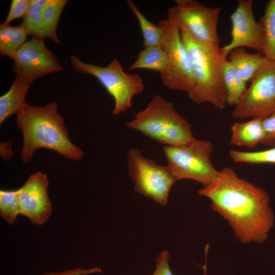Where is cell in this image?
<instances>
[{
	"label": "cell",
	"mask_w": 275,
	"mask_h": 275,
	"mask_svg": "<svg viewBox=\"0 0 275 275\" xmlns=\"http://www.w3.org/2000/svg\"><path fill=\"white\" fill-rule=\"evenodd\" d=\"M101 271V269L99 267H94L90 269L77 268L56 272H45L41 275H87L95 273H100Z\"/></svg>",
	"instance_id": "obj_29"
},
{
	"label": "cell",
	"mask_w": 275,
	"mask_h": 275,
	"mask_svg": "<svg viewBox=\"0 0 275 275\" xmlns=\"http://www.w3.org/2000/svg\"><path fill=\"white\" fill-rule=\"evenodd\" d=\"M67 0H48L44 8L42 18L45 37L49 38L53 42L59 43L57 35L58 23Z\"/></svg>",
	"instance_id": "obj_21"
},
{
	"label": "cell",
	"mask_w": 275,
	"mask_h": 275,
	"mask_svg": "<svg viewBox=\"0 0 275 275\" xmlns=\"http://www.w3.org/2000/svg\"><path fill=\"white\" fill-rule=\"evenodd\" d=\"M126 125L164 146L183 144L195 138L190 124L172 102L159 95L153 96L147 107Z\"/></svg>",
	"instance_id": "obj_4"
},
{
	"label": "cell",
	"mask_w": 275,
	"mask_h": 275,
	"mask_svg": "<svg viewBox=\"0 0 275 275\" xmlns=\"http://www.w3.org/2000/svg\"><path fill=\"white\" fill-rule=\"evenodd\" d=\"M222 71L227 104L235 106L246 90V82L227 58L223 62Z\"/></svg>",
	"instance_id": "obj_18"
},
{
	"label": "cell",
	"mask_w": 275,
	"mask_h": 275,
	"mask_svg": "<svg viewBox=\"0 0 275 275\" xmlns=\"http://www.w3.org/2000/svg\"><path fill=\"white\" fill-rule=\"evenodd\" d=\"M167 66L168 56L161 46H150L141 50L128 70L147 69L158 72L161 75L166 72Z\"/></svg>",
	"instance_id": "obj_17"
},
{
	"label": "cell",
	"mask_w": 275,
	"mask_h": 275,
	"mask_svg": "<svg viewBox=\"0 0 275 275\" xmlns=\"http://www.w3.org/2000/svg\"><path fill=\"white\" fill-rule=\"evenodd\" d=\"M48 0H31L26 13L21 24L32 38L44 40L45 37L42 13Z\"/></svg>",
	"instance_id": "obj_20"
},
{
	"label": "cell",
	"mask_w": 275,
	"mask_h": 275,
	"mask_svg": "<svg viewBox=\"0 0 275 275\" xmlns=\"http://www.w3.org/2000/svg\"><path fill=\"white\" fill-rule=\"evenodd\" d=\"M264 139L262 144L275 147V114L262 120Z\"/></svg>",
	"instance_id": "obj_27"
},
{
	"label": "cell",
	"mask_w": 275,
	"mask_h": 275,
	"mask_svg": "<svg viewBox=\"0 0 275 275\" xmlns=\"http://www.w3.org/2000/svg\"><path fill=\"white\" fill-rule=\"evenodd\" d=\"M31 0H12L5 21L2 23L9 25L13 20L23 17L29 9Z\"/></svg>",
	"instance_id": "obj_26"
},
{
	"label": "cell",
	"mask_w": 275,
	"mask_h": 275,
	"mask_svg": "<svg viewBox=\"0 0 275 275\" xmlns=\"http://www.w3.org/2000/svg\"><path fill=\"white\" fill-rule=\"evenodd\" d=\"M58 107L54 102L43 107L26 103L16 115V126L23 136L20 152L23 162L29 163L34 152L41 148L52 150L73 160L82 158L84 152L69 140L68 130L57 112Z\"/></svg>",
	"instance_id": "obj_2"
},
{
	"label": "cell",
	"mask_w": 275,
	"mask_h": 275,
	"mask_svg": "<svg viewBox=\"0 0 275 275\" xmlns=\"http://www.w3.org/2000/svg\"><path fill=\"white\" fill-rule=\"evenodd\" d=\"M162 150L167 166L177 181L191 179L205 187L219 174L210 159L213 147L208 141L195 138L183 144L163 146Z\"/></svg>",
	"instance_id": "obj_5"
},
{
	"label": "cell",
	"mask_w": 275,
	"mask_h": 275,
	"mask_svg": "<svg viewBox=\"0 0 275 275\" xmlns=\"http://www.w3.org/2000/svg\"><path fill=\"white\" fill-rule=\"evenodd\" d=\"M181 36L188 54L194 81L187 94L189 98L198 104L207 102L216 108H225L226 91L222 67L227 57L220 46L202 45L185 32H181Z\"/></svg>",
	"instance_id": "obj_3"
},
{
	"label": "cell",
	"mask_w": 275,
	"mask_h": 275,
	"mask_svg": "<svg viewBox=\"0 0 275 275\" xmlns=\"http://www.w3.org/2000/svg\"><path fill=\"white\" fill-rule=\"evenodd\" d=\"M12 60L14 72L31 83L45 75L64 70L42 39L32 38L24 43Z\"/></svg>",
	"instance_id": "obj_12"
},
{
	"label": "cell",
	"mask_w": 275,
	"mask_h": 275,
	"mask_svg": "<svg viewBox=\"0 0 275 275\" xmlns=\"http://www.w3.org/2000/svg\"><path fill=\"white\" fill-rule=\"evenodd\" d=\"M127 3L138 20L145 47L160 46L162 33L160 27L149 21L132 1L128 0Z\"/></svg>",
	"instance_id": "obj_23"
},
{
	"label": "cell",
	"mask_w": 275,
	"mask_h": 275,
	"mask_svg": "<svg viewBox=\"0 0 275 275\" xmlns=\"http://www.w3.org/2000/svg\"><path fill=\"white\" fill-rule=\"evenodd\" d=\"M31 83L17 75L9 91L0 97V124L10 116L16 115L26 103L25 96Z\"/></svg>",
	"instance_id": "obj_14"
},
{
	"label": "cell",
	"mask_w": 275,
	"mask_h": 275,
	"mask_svg": "<svg viewBox=\"0 0 275 275\" xmlns=\"http://www.w3.org/2000/svg\"><path fill=\"white\" fill-rule=\"evenodd\" d=\"M231 39L221 47L223 54L228 57L230 52L238 47H248L263 54L264 33L262 24L257 22L253 12L252 0H238L237 6L230 16Z\"/></svg>",
	"instance_id": "obj_11"
},
{
	"label": "cell",
	"mask_w": 275,
	"mask_h": 275,
	"mask_svg": "<svg viewBox=\"0 0 275 275\" xmlns=\"http://www.w3.org/2000/svg\"><path fill=\"white\" fill-rule=\"evenodd\" d=\"M28 35L27 32L21 24L15 26L1 24V55L8 56L12 59L18 50L26 42Z\"/></svg>",
	"instance_id": "obj_19"
},
{
	"label": "cell",
	"mask_w": 275,
	"mask_h": 275,
	"mask_svg": "<svg viewBox=\"0 0 275 275\" xmlns=\"http://www.w3.org/2000/svg\"><path fill=\"white\" fill-rule=\"evenodd\" d=\"M21 214L20 206L16 190H0V214L10 224H13L18 214Z\"/></svg>",
	"instance_id": "obj_25"
},
{
	"label": "cell",
	"mask_w": 275,
	"mask_h": 275,
	"mask_svg": "<svg viewBox=\"0 0 275 275\" xmlns=\"http://www.w3.org/2000/svg\"><path fill=\"white\" fill-rule=\"evenodd\" d=\"M128 174L134 182V190L164 207L172 185L177 181L170 168L159 165L132 148L127 157Z\"/></svg>",
	"instance_id": "obj_8"
},
{
	"label": "cell",
	"mask_w": 275,
	"mask_h": 275,
	"mask_svg": "<svg viewBox=\"0 0 275 275\" xmlns=\"http://www.w3.org/2000/svg\"><path fill=\"white\" fill-rule=\"evenodd\" d=\"M260 22L264 33L263 54L267 60H275V0L267 3Z\"/></svg>",
	"instance_id": "obj_22"
},
{
	"label": "cell",
	"mask_w": 275,
	"mask_h": 275,
	"mask_svg": "<svg viewBox=\"0 0 275 275\" xmlns=\"http://www.w3.org/2000/svg\"><path fill=\"white\" fill-rule=\"evenodd\" d=\"M230 157L236 163L275 164V147L267 150L253 152L231 150Z\"/></svg>",
	"instance_id": "obj_24"
},
{
	"label": "cell",
	"mask_w": 275,
	"mask_h": 275,
	"mask_svg": "<svg viewBox=\"0 0 275 275\" xmlns=\"http://www.w3.org/2000/svg\"><path fill=\"white\" fill-rule=\"evenodd\" d=\"M262 120L253 119L233 124L231 127L230 143L234 146L250 148L262 143L264 139Z\"/></svg>",
	"instance_id": "obj_16"
},
{
	"label": "cell",
	"mask_w": 275,
	"mask_h": 275,
	"mask_svg": "<svg viewBox=\"0 0 275 275\" xmlns=\"http://www.w3.org/2000/svg\"><path fill=\"white\" fill-rule=\"evenodd\" d=\"M198 194L210 200L211 209L228 222L241 243H262L267 239L274 215L264 189L225 167Z\"/></svg>",
	"instance_id": "obj_1"
},
{
	"label": "cell",
	"mask_w": 275,
	"mask_h": 275,
	"mask_svg": "<svg viewBox=\"0 0 275 275\" xmlns=\"http://www.w3.org/2000/svg\"><path fill=\"white\" fill-rule=\"evenodd\" d=\"M70 60L76 71L95 77L113 98L115 106L112 113L114 116L130 109L133 98L144 89L140 76L125 72L117 59L105 67L83 62L74 55L70 56Z\"/></svg>",
	"instance_id": "obj_6"
},
{
	"label": "cell",
	"mask_w": 275,
	"mask_h": 275,
	"mask_svg": "<svg viewBox=\"0 0 275 275\" xmlns=\"http://www.w3.org/2000/svg\"><path fill=\"white\" fill-rule=\"evenodd\" d=\"M48 185L47 176L38 172L31 175L23 185L16 190L21 214L28 217L33 224L42 225L51 214Z\"/></svg>",
	"instance_id": "obj_13"
},
{
	"label": "cell",
	"mask_w": 275,
	"mask_h": 275,
	"mask_svg": "<svg viewBox=\"0 0 275 275\" xmlns=\"http://www.w3.org/2000/svg\"><path fill=\"white\" fill-rule=\"evenodd\" d=\"M168 10V18L180 31L188 33L200 44L219 46L217 23L220 7L211 8L194 0L176 1Z\"/></svg>",
	"instance_id": "obj_7"
},
{
	"label": "cell",
	"mask_w": 275,
	"mask_h": 275,
	"mask_svg": "<svg viewBox=\"0 0 275 275\" xmlns=\"http://www.w3.org/2000/svg\"><path fill=\"white\" fill-rule=\"evenodd\" d=\"M232 115L263 120L275 114V60H268L251 80Z\"/></svg>",
	"instance_id": "obj_10"
},
{
	"label": "cell",
	"mask_w": 275,
	"mask_h": 275,
	"mask_svg": "<svg viewBox=\"0 0 275 275\" xmlns=\"http://www.w3.org/2000/svg\"><path fill=\"white\" fill-rule=\"evenodd\" d=\"M169 253L161 252L155 259L156 267L152 275H173L169 264Z\"/></svg>",
	"instance_id": "obj_28"
},
{
	"label": "cell",
	"mask_w": 275,
	"mask_h": 275,
	"mask_svg": "<svg viewBox=\"0 0 275 275\" xmlns=\"http://www.w3.org/2000/svg\"><path fill=\"white\" fill-rule=\"evenodd\" d=\"M228 55L229 60L246 82L251 80L268 61L263 54L260 52L251 53L242 47L232 50Z\"/></svg>",
	"instance_id": "obj_15"
},
{
	"label": "cell",
	"mask_w": 275,
	"mask_h": 275,
	"mask_svg": "<svg viewBox=\"0 0 275 275\" xmlns=\"http://www.w3.org/2000/svg\"><path fill=\"white\" fill-rule=\"evenodd\" d=\"M162 33L161 47L168 56L166 72L160 75L163 86L188 94L194 86L190 61L180 30L168 18L159 22Z\"/></svg>",
	"instance_id": "obj_9"
},
{
	"label": "cell",
	"mask_w": 275,
	"mask_h": 275,
	"mask_svg": "<svg viewBox=\"0 0 275 275\" xmlns=\"http://www.w3.org/2000/svg\"><path fill=\"white\" fill-rule=\"evenodd\" d=\"M12 139L0 144V155L4 161L10 160L13 153L12 149Z\"/></svg>",
	"instance_id": "obj_30"
}]
</instances>
